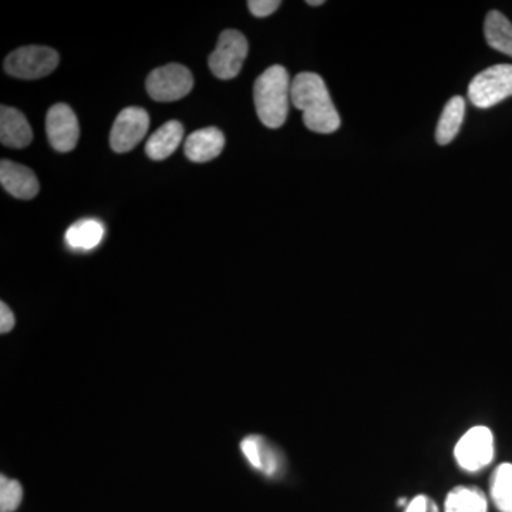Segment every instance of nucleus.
Here are the masks:
<instances>
[{"mask_svg": "<svg viewBox=\"0 0 512 512\" xmlns=\"http://www.w3.org/2000/svg\"><path fill=\"white\" fill-rule=\"evenodd\" d=\"M150 127V116L140 107H127L114 121L110 134V146L116 153H127L138 146Z\"/></svg>", "mask_w": 512, "mask_h": 512, "instance_id": "obj_8", "label": "nucleus"}, {"mask_svg": "<svg viewBox=\"0 0 512 512\" xmlns=\"http://www.w3.org/2000/svg\"><path fill=\"white\" fill-rule=\"evenodd\" d=\"M47 137L50 146L59 153H69L77 146L80 137L79 121L67 104L50 107L46 117Z\"/></svg>", "mask_w": 512, "mask_h": 512, "instance_id": "obj_9", "label": "nucleus"}, {"mask_svg": "<svg viewBox=\"0 0 512 512\" xmlns=\"http://www.w3.org/2000/svg\"><path fill=\"white\" fill-rule=\"evenodd\" d=\"M281 6L279 0H249L248 8L256 18H266Z\"/></svg>", "mask_w": 512, "mask_h": 512, "instance_id": "obj_21", "label": "nucleus"}, {"mask_svg": "<svg viewBox=\"0 0 512 512\" xmlns=\"http://www.w3.org/2000/svg\"><path fill=\"white\" fill-rule=\"evenodd\" d=\"M291 80L285 67L272 66L256 79L254 101L256 114L268 128L284 126L291 103Z\"/></svg>", "mask_w": 512, "mask_h": 512, "instance_id": "obj_2", "label": "nucleus"}, {"mask_svg": "<svg viewBox=\"0 0 512 512\" xmlns=\"http://www.w3.org/2000/svg\"><path fill=\"white\" fill-rule=\"evenodd\" d=\"M248 56V40L238 30L229 29L221 33L218 45L211 53V72L222 80L234 79L241 72Z\"/></svg>", "mask_w": 512, "mask_h": 512, "instance_id": "obj_6", "label": "nucleus"}, {"mask_svg": "<svg viewBox=\"0 0 512 512\" xmlns=\"http://www.w3.org/2000/svg\"><path fill=\"white\" fill-rule=\"evenodd\" d=\"M22 498L23 488L19 481L10 480L6 476L0 477V512L18 510Z\"/></svg>", "mask_w": 512, "mask_h": 512, "instance_id": "obj_20", "label": "nucleus"}, {"mask_svg": "<svg viewBox=\"0 0 512 512\" xmlns=\"http://www.w3.org/2000/svg\"><path fill=\"white\" fill-rule=\"evenodd\" d=\"M291 101L303 114L311 131L332 134L340 128V116L330 97L325 80L316 73H299L291 86Z\"/></svg>", "mask_w": 512, "mask_h": 512, "instance_id": "obj_1", "label": "nucleus"}, {"mask_svg": "<svg viewBox=\"0 0 512 512\" xmlns=\"http://www.w3.org/2000/svg\"><path fill=\"white\" fill-rule=\"evenodd\" d=\"M491 500L500 512H512V464L495 468L490 480Z\"/></svg>", "mask_w": 512, "mask_h": 512, "instance_id": "obj_19", "label": "nucleus"}, {"mask_svg": "<svg viewBox=\"0 0 512 512\" xmlns=\"http://www.w3.org/2000/svg\"><path fill=\"white\" fill-rule=\"evenodd\" d=\"M0 183L12 197L19 200H32L40 188L39 181L30 168L9 160H2L0 163Z\"/></svg>", "mask_w": 512, "mask_h": 512, "instance_id": "obj_11", "label": "nucleus"}, {"mask_svg": "<svg viewBox=\"0 0 512 512\" xmlns=\"http://www.w3.org/2000/svg\"><path fill=\"white\" fill-rule=\"evenodd\" d=\"M494 456V434L485 426L471 427L454 447L458 467L467 473H480L493 463Z\"/></svg>", "mask_w": 512, "mask_h": 512, "instance_id": "obj_4", "label": "nucleus"}, {"mask_svg": "<svg viewBox=\"0 0 512 512\" xmlns=\"http://www.w3.org/2000/svg\"><path fill=\"white\" fill-rule=\"evenodd\" d=\"M241 451L255 470L268 477H276L282 473L285 458L281 451L262 436H248L241 441Z\"/></svg>", "mask_w": 512, "mask_h": 512, "instance_id": "obj_10", "label": "nucleus"}, {"mask_svg": "<svg viewBox=\"0 0 512 512\" xmlns=\"http://www.w3.org/2000/svg\"><path fill=\"white\" fill-rule=\"evenodd\" d=\"M403 512H440L437 504L429 495H416L413 500L409 501Z\"/></svg>", "mask_w": 512, "mask_h": 512, "instance_id": "obj_22", "label": "nucleus"}, {"mask_svg": "<svg viewBox=\"0 0 512 512\" xmlns=\"http://www.w3.org/2000/svg\"><path fill=\"white\" fill-rule=\"evenodd\" d=\"M484 36L488 46L512 57V23L498 10H491L485 18Z\"/></svg>", "mask_w": 512, "mask_h": 512, "instance_id": "obj_17", "label": "nucleus"}, {"mask_svg": "<svg viewBox=\"0 0 512 512\" xmlns=\"http://www.w3.org/2000/svg\"><path fill=\"white\" fill-rule=\"evenodd\" d=\"M104 237V227L96 220H83L76 222L66 232V242L74 249L96 248Z\"/></svg>", "mask_w": 512, "mask_h": 512, "instance_id": "obj_18", "label": "nucleus"}, {"mask_svg": "<svg viewBox=\"0 0 512 512\" xmlns=\"http://www.w3.org/2000/svg\"><path fill=\"white\" fill-rule=\"evenodd\" d=\"M184 138V127L180 121L171 120L158 128L146 144L147 156L153 160H165L177 150Z\"/></svg>", "mask_w": 512, "mask_h": 512, "instance_id": "obj_14", "label": "nucleus"}, {"mask_svg": "<svg viewBox=\"0 0 512 512\" xmlns=\"http://www.w3.org/2000/svg\"><path fill=\"white\" fill-rule=\"evenodd\" d=\"M512 96V64H497L478 73L468 86V99L477 109H491Z\"/></svg>", "mask_w": 512, "mask_h": 512, "instance_id": "obj_3", "label": "nucleus"}, {"mask_svg": "<svg viewBox=\"0 0 512 512\" xmlns=\"http://www.w3.org/2000/svg\"><path fill=\"white\" fill-rule=\"evenodd\" d=\"M466 116V100L460 96L451 97L444 107L436 128V140L440 146H447L457 137Z\"/></svg>", "mask_w": 512, "mask_h": 512, "instance_id": "obj_16", "label": "nucleus"}, {"mask_svg": "<svg viewBox=\"0 0 512 512\" xmlns=\"http://www.w3.org/2000/svg\"><path fill=\"white\" fill-rule=\"evenodd\" d=\"M15 315L5 302L0 303V332L8 333L15 328Z\"/></svg>", "mask_w": 512, "mask_h": 512, "instance_id": "obj_23", "label": "nucleus"}, {"mask_svg": "<svg viewBox=\"0 0 512 512\" xmlns=\"http://www.w3.org/2000/svg\"><path fill=\"white\" fill-rule=\"evenodd\" d=\"M444 512H488V500L476 485H457L447 494Z\"/></svg>", "mask_w": 512, "mask_h": 512, "instance_id": "obj_15", "label": "nucleus"}, {"mask_svg": "<svg viewBox=\"0 0 512 512\" xmlns=\"http://www.w3.org/2000/svg\"><path fill=\"white\" fill-rule=\"evenodd\" d=\"M225 137L217 127L201 128L194 131L185 141V156L192 163H207L222 153Z\"/></svg>", "mask_w": 512, "mask_h": 512, "instance_id": "obj_12", "label": "nucleus"}, {"mask_svg": "<svg viewBox=\"0 0 512 512\" xmlns=\"http://www.w3.org/2000/svg\"><path fill=\"white\" fill-rule=\"evenodd\" d=\"M33 140L29 121L13 107L3 106L0 110V141L10 148L28 147Z\"/></svg>", "mask_w": 512, "mask_h": 512, "instance_id": "obj_13", "label": "nucleus"}, {"mask_svg": "<svg viewBox=\"0 0 512 512\" xmlns=\"http://www.w3.org/2000/svg\"><path fill=\"white\" fill-rule=\"evenodd\" d=\"M59 66L56 50L45 46L20 47L5 60V70L10 76L23 80H35L49 76Z\"/></svg>", "mask_w": 512, "mask_h": 512, "instance_id": "obj_5", "label": "nucleus"}, {"mask_svg": "<svg viewBox=\"0 0 512 512\" xmlns=\"http://www.w3.org/2000/svg\"><path fill=\"white\" fill-rule=\"evenodd\" d=\"M194 77L183 64L171 63L158 67L147 79V92L156 101H175L183 99L191 92Z\"/></svg>", "mask_w": 512, "mask_h": 512, "instance_id": "obj_7", "label": "nucleus"}, {"mask_svg": "<svg viewBox=\"0 0 512 512\" xmlns=\"http://www.w3.org/2000/svg\"><path fill=\"white\" fill-rule=\"evenodd\" d=\"M308 5H311V6H320V5H323V3H325V0H308Z\"/></svg>", "mask_w": 512, "mask_h": 512, "instance_id": "obj_24", "label": "nucleus"}]
</instances>
